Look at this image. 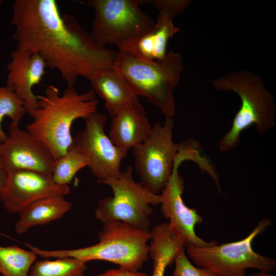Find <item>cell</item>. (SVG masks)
Masks as SVG:
<instances>
[{"label": "cell", "mask_w": 276, "mask_h": 276, "mask_svg": "<svg viewBox=\"0 0 276 276\" xmlns=\"http://www.w3.org/2000/svg\"><path fill=\"white\" fill-rule=\"evenodd\" d=\"M136 0H89L95 11L91 38L106 47L118 49L136 48L138 41L152 31L155 22L140 8Z\"/></svg>", "instance_id": "obj_6"}, {"label": "cell", "mask_w": 276, "mask_h": 276, "mask_svg": "<svg viewBox=\"0 0 276 276\" xmlns=\"http://www.w3.org/2000/svg\"><path fill=\"white\" fill-rule=\"evenodd\" d=\"M212 84L217 90L236 93L241 102L230 129L219 141L221 151L236 148L240 143L241 133L251 125L256 126L260 135L275 126L274 98L260 77L246 70L235 71L213 80Z\"/></svg>", "instance_id": "obj_5"}, {"label": "cell", "mask_w": 276, "mask_h": 276, "mask_svg": "<svg viewBox=\"0 0 276 276\" xmlns=\"http://www.w3.org/2000/svg\"><path fill=\"white\" fill-rule=\"evenodd\" d=\"M151 3L159 12H165L174 17L182 13L186 9L191 1L189 0H154Z\"/></svg>", "instance_id": "obj_25"}, {"label": "cell", "mask_w": 276, "mask_h": 276, "mask_svg": "<svg viewBox=\"0 0 276 276\" xmlns=\"http://www.w3.org/2000/svg\"><path fill=\"white\" fill-rule=\"evenodd\" d=\"M89 80L92 89L103 100L105 108L112 117L139 99L124 76L115 68L99 70Z\"/></svg>", "instance_id": "obj_16"}, {"label": "cell", "mask_w": 276, "mask_h": 276, "mask_svg": "<svg viewBox=\"0 0 276 276\" xmlns=\"http://www.w3.org/2000/svg\"><path fill=\"white\" fill-rule=\"evenodd\" d=\"M37 256L16 245H0V273L3 276H29Z\"/></svg>", "instance_id": "obj_19"}, {"label": "cell", "mask_w": 276, "mask_h": 276, "mask_svg": "<svg viewBox=\"0 0 276 276\" xmlns=\"http://www.w3.org/2000/svg\"><path fill=\"white\" fill-rule=\"evenodd\" d=\"M8 177V173L4 166L0 154V204L2 203L3 193L7 182Z\"/></svg>", "instance_id": "obj_28"}, {"label": "cell", "mask_w": 276, "mask_h": 276, "mask_svg": "<svg viewBox=\"0 0 276 276\" xmlns=\"http://www.w3.org/2000/svg\"><path fill=\"white\" fill-rule=\"evenodd\" d=\"M173 17L165 12H159L152 31L154 41V60H162L167 54L166 49L169 40L180 31V29L175 26Z\"/></svg>", "instance_id": "obj_22"}, {"label": "cell", "mask_w": 276, "mask_h": 276, "mask_svg": "<svg viewBox=\"0 0 276 276\" xmlns=\"http://www.w3.org/2000/svg\"><path fill=\"white\" fill-rule=\"evenodd\" d=\"M103 224L98 234V242L91 246L59 250L42 249L31 244L28 247L44 259L73 258L86 263L103 260L121 268L139 271L149 258L150 231L118 221Z\"/></svg>", "instance_id": "obj_4"}, {"label": "cell", "mask_w": 276, "mask_h": 276, "mask_svg": "<svg viewBox=\"0 0 276 276\" xmlns=\"http://www.w3.org/2000/svg\"><path fill=\"white\" fill-rule=\"evenodd\" d=\"M91 89L79 93L67 86L62 94L55 86H47L38 97V107L27 111L33 118L26 130L40 142L56 160L64 154L73 142L71 129L73 122L85 119L97 110L98 100Z\"/></svg>", "instance_id": "obj_2"}, {"label": "cell", "mask_w": 276, "mask_h": 276, "mask_svg": "<svg viewBox=\"0 0 276 276\" xmlns=\"http://www.w3.org/2000/svg\"><path fill=\"white\" fill-rule=\"evenodd\" d=\"M27 113L24 102L6 86L0 87V142L4 141L7 135L3 131L2 122L5 117L12 122L19 124Z\"/></svg>", "instance_id": "obj_23"}, {"label": "cell", "mask_w": 276, "mask_h": 276, "mask_svg": "<svg viewBox=\"0 0 276 276\" xmlns=\"http://www.w3.org/2000/svg\"><path fill=\"white\" fill-rule=\"evenodd\" d=\"M152 127L138 99L112 116L108 137L116 146L128 152L147 139Z\"/></svg>", "instance_id": "obj_15"}, {"label": "cell", "mask_w": 276, "mask_h": 276, "mask_svg": "<svg viewBox=\"0 0 276 276\" xmlns=\"http://www.w3.org/2000/svg\"><path fill=\"white\" fill-rule=\"evenodd\" d=\"M88 165L87 157L71 145L65 153L56 160L53 179L58 185L68 186L76 173Z\"/></svg>", "instance_id": "obj_21"}, {"label": "cell", "mask_w": 276, "mask_h": 276, "mask_svg": "<svg viewBox=\"0 0 276 276\" xmlns=\"http://www.w3.org/2000/svg\"><path fill=\"white\" fill-rule=\"evenodd\" d=\"M0 154L8 173L29 170L52 174L56 162L40 142L12 122L7 139L0 143Z\"/></svg>", "instance_id": "obj_12"}, {"label": "cell", "mask_w": 276, "mask_h": 276, "mask_svg": "<svg viewBox=\"0 0 276 276\" xmlns=\"http://www.w3.org/2000/svg\"><path fill=\"white\" fill-rule=\"evenodd\" d=\"M132 174L133 168L129 166L119 177L100 182L110 187L113 196L99 201L95 217L103 223L118 221L149 230L152 206L160 204L161 196L136 182Z\"/></svg>", "instance_id": "obj_7"}, {"label": "cell", "mask_w": 276, "mask_h": 276, "mask_svg": "<svg viewBox=\"0 0 276 276\" xmlns=\"http://www.w3.org/2000/svg\"><path fill=\"white\" fill-rule=\"evenodd\" d=\"M12 8L16 49L40 54L67 86L113 67L117 52L94 41L74 17L62 15L56 1L16 0Z\"/></svg>", "instance_id": "obj_1"}, {"label": "cell", "mask_w": 276, "mask_h": 276, "mask_svg": "<svg viewBox=\"0 0 276 276\" xmlns=\"http://www.w3.org/2000/svg\"><path fill=\"white\" fill-rule=\"evenodd\" d=\"M86 263L73 258L36 261L29 276H84Z\"/></svg>", "instance_id": "obj_20"}, {"label": "cell", "mask_w": 276, "mask_h": 276, "mask_svg": "<svg viewBox=\"0 0 276 276\" xmlns=\"http://www.w3.org/2000/svg\"><path fill=\"white\" fill-rule=\"evenodd\" d=\"M68 185H60L52 174L29 170H18L8 173L2 204L10 214L19 213L31 203L43 198L70 194Z\"/></svg>", "instance_id": "obj_13"}, {"label": "cell", "mask_w": 276, "mask_h": 276, "mask_svg": "<svg viewBox=\"0 0 276 276\" xmlns=\"http://www.w3.org/2000/svg\"><path fill=\"white\" fill-rule=\"evenodd\" d=\"M8 63L6 86L24 102L26 112L38 107V97L32 88L39 84L44 74L46 63L37 53L16 49L10 55Z\"/></svg>", "instance_id": "obj_14"}, {"label": "cell", "mask_w": 276, "mask_h": 276, "mask_svg": "<svg viewBox=\"0 0 276 276\" xmlns=\"http://www.w3.org/2000/svg\"><path fill=\"white\" fill-rule=\"evenodd\" d=\"M186 160H189V155L179 151L175 159L171 177L161 191V211L164 217L169 220L171 229L186 246H209L217 242H206L196 234L195 226L201 223L203 218L196 209L188 207L182 198L185 185L178 168Z\"/></svg>", "instance_id": "obj_11"}, {"label": "cell", "mask_w": 276, "mask_h": 276, "mask_svg": "<svg viewBox=\"0 0 276 276\" xmlns=\"http://www.w3.org/2000/svg\"><path fill=\"white\" fill-rule=\"evenodd\" d=\"M136 50L139 55L144 59L154 60V41L152 31L143 36L138 41Z\"/></svg>", "instance_id": "obj_26"}, {"label": "cell", "mask_w": 276, "mask_h": 276, "mask_svg": "<svg viewBox=\"0 0 276 276\" xmlns=\"http://www.w3.org/2000/svg\"><path fill=\"white\" fill-rule=\"evenodd\" d=\"M84 120V128L73 139L72 145L87 157V167L98 182L119 177L128 152L116 146L106 134L107 117L97 110Z\"/></svg>", "instance_id": "obj_10"}, {"label": "cell", "mask_w": 276, "mask_h": 276, "mask_svg": "<svg viewBox=\"0 0 276 276\" xmlns=\"http://www.w3.org/2000/svg\"><path fill=\"white\" fill-rule=\"evenodd\" d=\"M174 121L166 118L163 124L156 123L149 135L132 148L134 166L141 183L151 192L158 194L172 174L175 159L181 143L173 140Z\"/></svg>", "instance_id": "obj_9"}, {"label": "cell", "mask_w": 276, "mask_h": 276, "mask_svg": "<svg viewBox=\"0 0 276 276\" xmlns=\"http://www.w3.org/2000/svg\"><path fill=\"white\" fill-rule=\"evenodd\" d=\"M245 276H276L274 274L269 273V272L264 271H260V272L256 273H252L250 275H246Z\"/></svg>", "instance_id": "obj_29"}, {"label": "cell", "mask_w": 276, "mask_h": 276, "mask_svg": "<svg viewBox=\"0 0 276 276\" xmlns=\"http://www.w3.org/2000/svg\"><path fill=\"white\" fill-rule=\"evenodd\" d=\"M149 257L152 260V276H164L167 267L186 250V245L172 231L168 223L157 224L150 231Z\"/></svg>", "instance_id": "obj_18"}, {"label": "cell", "mask_w": 276, "mask_h": 276, "mask_svg": "<svg viewBox=\"0 0 276 276\" xmlns=\"http://www.w3.org/2000/svg\"><path fill=\"white\" fill-rule=\"evenodd\" d=\"M125 78L134 94L156 106L166 118L176 112L173 92L183 64L179 53L170 51L161 61L141 57L136 48L118 49L113 67Z\"/></svg>", "instance_id": "obj_3"}, {"label": "cell", "mask_w": 276, "mask_h": 276, "mask_svg": "<svg viewBox=\"0 0 276 276\" xmlns=\"http://www.w3.org/2000/svg\"><path fill=\"white\" fill-rule=\"evenodd\" d=\"M72 203L64 197L54 196L38 200L22 210L15 223L17 234H22L31 228L48 224L60 219L72 209Z\"/></svg>", "instance_id": "obj_17"}, {"label": "cell", "mask_w": 276, "mask_h": 276, "mask_svg": "<svg viewBox=\"0 0 276 276\" xmlns=\"http://www.w3.org/2000/svg\"><path fill=\"white\" fill-rule=\"evenodd\" d=\"M270 224L271 220L264 218L240 240L207 247L187 245L185 248L196 265L221 276H245L248 268L269 272L276 268L275 260L255 252L251 244L256 236Z\"/></svg>", "instance_id": "obj_8"}, {"label": "cell", "mask_w": 276, "mask_h": 276, "mask_svg": "<svg viewBox=\"0 0 276 276\" xmlns=\"http://www.w3.org/2000/svg\"><path fill=\"white\" fill-rule=\"evenodd\" d=\"M98 276H148L146 273L138 270H133L119 267L111 269L100 274Z\"/></svg>", "instance_id": "obj_27"}, {"label": "cell", "mask_w": 276, "mask_h": 276, "mask_svg": "<svg viewBox=\"0 0 276 276\" xmlns=\"http://www.w3.org/2000/svg\"><path fill=\"white\" fill-rule=\"evenodd\" d=\"M174 262L175 265L172 276H221L211 270L193 265L187 257L185 251L177 257Z\"/></svg>", "instance_id": "obj_24"}]
</instances>
